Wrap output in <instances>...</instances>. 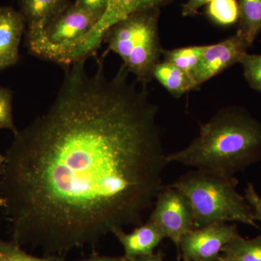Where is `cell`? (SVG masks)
Listing matches in <instances>:
<instances>
[{"label": "cell", "instance_id": "1", "mask_svg": "<svg viewBox=\"0 0 261 261\" xmlns=\"http://www.w3.org/2000/svg\"><path fill=\"white\" fill-rule=\"evenodd\" d=\"M65 68L50 108L18 130L0 180L12 240L61 255L108 233L143 224L164 189L168 164L146 87L123 65L106 74L97 58Z\"/></svg>", "mask_w": 261, "mask_h": 261}, {"label": "cell", "instance_id": "21", "mask_svg": "<svg viewBox=\"0 0 261 261\" xmlns=\"http://www.w3.org/2000/svg\"><path fill=\"white\" fill-rule=\"evenodd\" d=\"M75 4L102 18L107 10L108 0H75Z\"/></svg>", "mask_w": 261, "mask_h": 261}, {"label": "cell", "instance_id": "19", "mask_svg": "<svg viewBox=\"0 0 261 261\" xmlns=\"http://www.w3.org/2000/svg\"><path fill=\"white\" fill-rule=\"evenodd\" d=\"M9 129L15 135L18 130L13 118V92L0 86V130Z\"/></svg>", "mask_w": 261, "mask_h": 261}, {"label": "cell", "instance_id": "15", "mask_svg": "<svg viewBox=\"0 0 261 261\" xmlns=\"http://www.w3.org/2000/svg\"><path fill=\"white\" fill-rule=\"evenodd\" d=\"M206 46H190L171 50L163 49V62L171 63L180 69L191 73L198 65L205 50Z\"/></svg>", "mask_w": 261, "mask_h": 261}, {"label": "cell", "instance_id": "8", "mask_svg": "<svg viewBox=\"0 0 261 261\" xmlns=\"http://www.w3.org/2000/svg\"><path fill=\"white\" fill-rule=\"evenodd\" d=\"M169 0H108L107 10L93 30L86 38L81 50V58L96 57L103 36L110 27L128 15L143 10L159 8Z\"/></svg>", "mask_w": 261, "mask_h": 261}, {"label": "cell", "instance_id": "24", "mask_svg": "<svg viewBox=\"0 0 261 261\" xmlns=\"http://www.w3.org/2000/svg\"><path fill=\"white\" fill-rule=\"evenodd\" d=\"M130 261H163V256L162 252H158L151 255L138 257Z\"/></svg>", "mask_w": 261, "mask_h": 261}, {"label": "cell", "instance_id": "10", "mask_svg": "<svg viewBox=\"0 0 261 261\" xmlns=\"http://www.w3.org/2000/svg\"><path fill=\"white\" fill-rule=\"evenodd\" d=\"M113 233L123 246L124 256L129 260L153 254L156 247L166 238L164 231L149 220L132 232L126 233L123 229H118Z\"/></svg>", "mask_w": 261, "mask_h": 261}, {"label": "cell", "instance_id": "6", "mask_svg": "<svg viewBox=\"0 0 261 261\" xmlns=\"http://www.w3.org/2000/svg\"><path fill=\"white\" fill-rule=\"evenodd\" d=\"M239 235L237 225L227 223L195 228L181 238L178 250L185 261H219L225 245Z\"/></svg>", "mask_w": 261, "mask_h": 261}, {"label": "cell", "instance_id": "5", "mask_svg": "<svg viewBox=\"0 0 261 261\" xmlns=\"http://www.w3.org/2000/svg\"><path fill=\"white\" fill-rule=\"evenodd\" d=\"M149 221L159 226L178 250L181 238L195 228L191 204L177 189L165 186L160 192Z\"/></svg>", "mask_w": 261, "mask_h": 261}, {"label": "cell", "instance_id": "14", "mask_svg": "<svg viewBox=\"0 0 261 261\" xmlns=\"http://www.w3.org/2000/svg\"><path fill=\"white\" fill-rule=\"evenodd\" d=\"M226 261H261V235L252 239L240 235L225 245L220 258Z\"/></svg>", "mask_w": 261, "mask_h": 261}, {"label": "cell", "instance_id": "11", "mask_svg": "<svg viewBox=\"0 0 261 261\" xmlns=\"http://www.w3.org/2000/svg\"><path fill=\"white\" fill-rule=\"evenodd\" d=\"M25 21L27 33L42 32L70 4L69 0H18Z\"/></svg>", "mask_w": 261, "mask_h": 261}, {"label": "cell", "instance_id": "9", "mask_svg": "<svg viewBox=\"0 0 261 261\" xmlns=\"http://www.w3.org/2000/svg\"><path fill=\"white\" fill-rule=\"evenodd\" d=\"M25 27L20 11L0 6V70L18 63L19 45Z\"/></svg>", "mask_w": 261, "mask_h": 261}, {"label": "cell", "instance_id": "2", "mask_svg": "<svg viewBox=\"0 0 261 261\" xmlns=\"http://www.w3.org/2000/svg\"><path fill=\"white\" fill-rule=\"evenodd\" d=\"M166 157L168 164L232 176L261 161V122L243 108H224L200 125L190 145Z\"/></svg>", "mask_w": 261, "mask_h": 261}, {"label": "cell", "instance_id": "26", "mask_svg": "<svg viewBox=\"0 0 261 261\" xmlns=\"http://www.w3.org/2000/svg\"><path fill=\"white\" fill-rule=\"evenodd\" d=\"M5 207H6V200H5L4 197L0 196V207L5 208Z\"/></svg>", "mask_w": 261, "mask_h": 261}, {"label": "cell", "instance_id": "25", "mask_svg": "<svg viewBox=\"0 0 261 261\" xmlns=\"http://www.w3.org/2000/svg\"><path fill=\"white\" fill-rule=\"evenodd\" d=\"M5 161V156L0 154V180H1L2 175L3 173V168H4V164Z\"/></svg>", "mask_w": 261, "mask_h": 261}, {"label": "cell", "instance_id": "4", "mask_svg": "<svg viewBox=\"0 0 261 261\" xmlns=\"http://www.w3.org/2000/svg\"><path fill=\"white\" fill-rule=\"evenodd\" d=\"M159 8L128 15L108 29L102 41L120 56L128 73L146 87L154 79L163 49L159 34Z\"/></svg>", "mask_w": 261, "mask_h": 261}, {"label": "cell", "instance_id": "23", "mask_svg": "<svg viewBox=\"0 0 261 261\" xmlns=\"http://www.w3.org/2000/svg\"><path fill=\"white\" fill-rule=\"evenodd\" d=\"M78 261H130L126 257H109L102 255H93L87 258L82 259Z\"/></svg>", "mask_w": 261, "mask_h": 261}, {"label": "cell", "instance_id": "12", "mask_svg": "<svg viewBox=\"0 0 261 261\" xmlns=\"http://www.w3.org/2000/svg\"><path fill=\"white\" fill-rule=\"evenodd\" d=\"M153 76L176 98L198 87L190 73L166 62H160L156 65Z\"/></svg>", "mask_w": 261, "mask_h": 261}, {"label": "cell", "instance_id": "17", "mask_svg": "<svg viewBox=\"0 0 261 261\" xmlns=\"http://www.w3.org/2000/svg\"><path fill=\"white\" fill-rule=\"evenodd\" d=\"M0 261H66L61 255L37 257L31 255L13 240L0 238Z\"/></svg>", "mask_w": 261, "mask_h": 261}, {"label": "cell", "instance_id": "22", "mask_svg": "<svg viewBox=\"0 0 261 261\" xmlns=\"http://www.w3.org/2000/svg\"><path fill=\"white\" fill-rule=\"evenodd\" d=\"M211 0H188L182 7V14L185 16L194 15L201 7L208 4Z\"/></svg>", "mask_w": 261, "mask_h": 261}, {"label": "cell", "instance_id": "20", "mask_svg": "<svg viewBox=\"0 0 261 261\" xmlns=\"http://www.w3.org/2000/svg\"><path fill=\"white\" fill-rule=\"evenodd\" d=\"M245 198L251 207L255 221L261 222V197L257 193L255 187L249 183L245 190Z\"/></svg>", "mask_w": 261, "mask_h": 261}, {"label": "cell", "instance_id": "7", "mask_svg": "<svg viewBox=\"0 0 261 261\" xmlns=\"http://www.w3.org/2000/svg\"><path fill=\"white\" fill-rule=\"evenodd\" d=\"M250 46L238 32L222 42L206 46L198 65L190 73L197 87L239 63L242 56Z\"/></svg>", "mask_w": 261, "mask_h": 261}, {"label": "cell", "instance_id": "16", "mask_svg": "<svg viewBox=\"0 0 261 261\" xmlns=\"http://www.w3.org/2000/svg\"><path fill=\"white\" fill-rule=\"evenodd\" d=\"M206 12L215 23L222 25L236 23L240 14L238 0H211Z\"/></svg>", "mask_w": 261, "mask_h": 261}, {"label": "cell", "instance_id": "3", "mask_svg": "<svg viewBox=\"0 0 261 261\" xmlns=\"http://www.w3.org/2000/svg\"><path fill=\"white\" fill-rule=\"evenodd\" d=\"M234 176L196 169L170 186L184 194L191 204L195 228L219 223L238 222L259 228L251 207L237 190Z\"/></svg>", "mask_w": 261, "mask_h": 261}, {"label": "cell", "instance_id": "13", "mask_svg": "<svg viewBox=\"0 0 261 261\" xmlns=\"http://www.w3.org/2000/svg\"><path fill=\"white\" fill-rule=\"evenodd\" d=\"M238 32L252 45L261 32V0H238Z\"/></svg>", "mask_w": 261, "mask_h": 261}, {"label": "cell", "instance_id": "27", "mask_svg": "<svg viewBox=\"0 0 261 261\" xmlns=\"http://www.w3.org/2000/svg\"><path fill=\"white\" fill-rule=\"evenodd\" d=\"M219 261H226V260H221V259H219Z\"/></svg>", "mask_w": 261, "mask_h": 261}, {"label": "cell", "instance_id": "18", "mask_svg": "<svg viewBox=\"0 0 261 261\" xmlns=\"http://www.w3.org/2000/svg\"><path fill=\"white\" fill-rule=\"evenodd\" d=\"M239 63L243 67L244 75L250 87L261 92V54L245 53Z\"/></svg>", "mask_w": 261, "mask_h": 261}]
</instances>
